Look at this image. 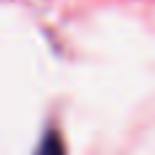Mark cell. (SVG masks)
Instances as JSON below:
<instances>
[{"mask_svg":"<svg viewBox=\"0 0 155 155\" xmlns=\"http://www.w3.org/2000/svg\"><path fill=\"white\" fill-rule=\"evenodd\" d=\"M38 155H63V144H60L57 134H49V136H44L41 147H38Z\"/></svg>","mask_w":155,"mask_h":155,"instance_id":"1","label":"cell"}]
</instances>
